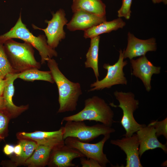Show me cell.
Returning <instances> with one entry per match:
<instances>
[{"label": "cell", "mask_w": 167, "mask_h": 167, "mask_svg": "<svg viewBox=\"0 0 167 167\" xmlns=\"http://www.w3.org/2000/svg\"><path fill=\"white\" fill-rule=\"evenodd\" d=\"M46 62L58 89L59 107L58 112L75 111L79 97L82 93L80 84L68 79L60 71L54 59L49 58Z\"/></svg>", "instance_id": "6da1fadb"}, {"label": "cell", "mask_w": 167, "mask_h": 167, "mask_svg": "<svg viewBox=\"0 0 167 167\" xmlns=\"http://www.w3.org/2000/svg\"><path fill=\"white\" fill-rule=\"evenodd\" d=\"M13 38L22 40L36 49L41 56L42 64L45 63L49 58L58 55L56 51L48 45L45 36L40 35L36 36L28 29L22 21L21 13L14 26L7 32L0 35V43L3 44L7 40Z\"/></svg>", "instance_id": "7a4b0ae2"}, {"label": "cell", "mask_w": 167, "mask_h": 167, "mask_svg": "<svg viewBox=\"0 0 167 167\" xmlns=\"http://www.w3.org/2000/svg\"><path fill=\"white\" fill-rule=\"evenodd\" d=\"M114 113L105 101L97 96L86 99L84 108L78 113L64 117L62 122L68 121H94L111 127Z\"/></svg>", "instance_id": "3957f363"}, {"label": "cell", "mask_w": 167, "mask_h": 167, "mask_svg": "<svg viewBox=\"0 0 167 167\" xmlns=\"http://www.w3.org/2000/svg\"><path fill=\"white\" fill-rule=\"evenodd\" d=\"M3 46L10 65L16 73L40 68L41 63L36 60L34 51L30 44L18 42L11 39L6 41Z\"/></svg>", "instance_id": "277c9868"}, {"label": "cell", "mask_w": 167, "mask_h": 167, "mask_svg": "<svg viewBox=\"0 0 167 167\" xmlns=\"http://www.w3.org/2000/svg\"><path fill=\"white\" fill-rule=\"evenodd\" d=\"M113 94L119 104L116 105L113 104L112 106L119 107L122 110L121 123L126 132L124 136H131L140 128L146 125L139 123L134 118V113L139 107V101L135 99L134 94L131 92L116 91Z\"/></svg>", "instance_id": "5b68a950"}, {"label": "cell", "mask_w": 167, "mask_h": 167, "mask_svg": "<svg viewBox=\"0 0 167 167\" xmlns=\"http://www.w3.org/2000/svg\"><path fill=\"white\" fill-rule=\"evenodd\" d=\"M63 127L64 139L68 137H74L87 143L101 135L111 134L115 131L114 128L102 123L89 126L83 121H67Z\"/></svg>", "instance_id": "8992f818"}, {"label": "cell", "mask_w": 167, "mask_h": 167, "mask_svg": "<svg viewBox=\"0 0 167 167\" xmlns=\"http://www.w3.org/2000/svg\"><path fill=\"white\" fill-rule=\"evenodd\" d=\"M119 53L118 60L114 64L110 65L109 63H105L103 65V67L107 70L106 75L101 80H96L91 84V88L89 91L109 88L115 85L127 84V81L123 72V68L127 64V62L124 60L122 50L120 49Z\"/></svg>", "instance_id": "52a82bcc"}, {"label": "cell", "mask_w": 167, "mask_h": 167, "mask_svg": "<svg viewBox=\"0 0 167 167\" xmlns=\"http://www.w3.org/2000/svg\"><path fill=\"white\" fill-rule=\"evenodd\" d=\"M110 135L108 134L104 135L101 141L95 143L83 142L77 138L69 137L64 139L65 144L78 150L87 158L95 160L102 167H105L110 161L106 154L103 152V147L105 143L109 139Z\"/></svg>", "instance_id": "ba28073f"}, {"label": "cell", "mask_w": 167, "mask_h": 167, "mask_svg": "<svg viewBox=\"0 0 167 167\" xmlns=\"http://www.w3.org/2000/svg\"><path fill=\"white\" fill-rule=\"evenodd\" d=\"M52 14L51 19L45 21L48 24L46 28H40L33 24L32 27L34 29L42 30L44 32L48 45L54 49L58 46L59 42L65 38L66 33L63 27L67 24L68 20L65 17V11L62 9H60L55 13Z\"/></svg>", "instance_id": "9c48e42d"}, {"label": "cell", "mask_w": 167, "mask_h": 167, "mask_svg": "<svg viewBox=\"0 0 167 167\" xmlns=\"http://www.w3.org/2000/svg\"><path fill=\"white\" fill-rule=\"evenodd\" d=\"M110 143L118 146L126 154V167H142L139 153V142L136 134L120 139H112Z\"/></svg>", "instance_id": "30bf717a"}, {"label": "cell", "mask_w": 167, "mask_h": 167, "mask_svg": "<svg viewBox=\"0 0 167 167\" xmlns=\"http://www.w3.org/2000/svg\"><path fill=\"white\" fill-rule=\"evenodd\" d=\"M130 62L133 69L132 75L141 80L146 91H150L152 76L153 74L160 73L161 67L154 66L145 55L140 56L135 60L131 59Z\"/></svg>", "instance_id": "8fae6325"}, {"label": "cell", "mask_w": 167, "mask_h": 167, "mask_svg": "<svg viewBox=\"0 0 167 167\" xmlns=\"http://www.w3.org/2000/svg\"><path fill=\"white\" fill-rule=\"evenodd\" d=\"M157 49L156 40L152 38L147 40H142L136 37L129 32L127 35V45L126 50L124 49V59L130 60L138 57L145 55L149 51H155Z\"/></svg>", "instance_id": "7c38bea8"}, {"label": "cell", "mask_w": 167, "mask_h": 167, "mask_svg": "<svg viewBox=\"0 0 167 167\" xmlns=\"http://www.w3.org/2000/svg\"><path fill=\"white\" fill-rule=\"evenodd\" d=\"M83 157L85 156L79 150L65 144L52 150L47 164L51 167H76L73 160Z\"/></svg>", "instance_id": "4fadbf2b"}, {"label": "cell", "mask_w": 167, "mask_h": 167, "mask_svg": "<svg viewBox=\"0 0 167 167\" xmlns=\"http://www.w3.org/2000/svg\"><path fill=\"white\" fill-rule=\"evenodd\" d=\"M64 131V127H62L58 130L55 131L23 132L20 135L24 138L34 141L38 145L49 147L53 149L65 144Z\"/></svg>", "instance_id": "5bb4252c"}, {"label": "cell", "mask_w": 167, "mask_h": 167, "mask_svg": "<svg viewBox=\"0 0 167 167\" xmlns=\"http://www.w3.org/2000/svg\"><path fill=\"white\" fill-rule=\"evenodd\" d=\"M136 132L139 142L140 157L146 151L157 148H161L165 153H167L166 143L163 144L158 140L153 126L146 125L140 128Z\"/></svg>", "instance_id": "9a60e30c"}, {"label": "cell", "mask_w": 167, "mask_h": 167, "mask_svg": "<svg viewBox=\"0 0 167 167\" xmlns=\"http://www.w3.org/2000/svg\"><path fill=\"white\" fill-rule=\"evenodd\" d=\"M74 13L71 20L66 24L67 28L71 31H85L106 21V16L100 17L83 11Z\"/></svg>", "instance_id": "2e32d148"}, {"label": "cell", "mask_w": 167, "mask_h": 167, "mask_svg": "<svg viewBox=\"0 0 167 167\" xmlns=\"http://www.w3.org/2000/svg\"><path fill=\"white\" fill-rule=\"evenodd\" d=\"M18 74H9L4 78L5 82L2 95L4 100V109L11 117L19 115L26 110L28 107V105L16 106L12 101L15 91L14 82L18 78Z\"/></svg>", "instance_id": "e0dca14e"}, {"label": "cell", "mask_w": 167, "mask_h": 167, "mask_svg": "<svg viewBox=\"0 0 167 167\" xmlns=\"http://www.w3.org/2000/svg\"><path fill=\"white\" fill-rule=\"evenodd\" d=\"M71 8L73 13L82 11L100 17L105 16L106 6L101 0H73Z\"/></svg>", "instance_id": "ac0fdd59"}, {"label": "cell", "mask_w": 167, "mask_h": 167, "mask_svg": "<svg viewBox=\"0 0 167 167\" xmlns=\"http://www.w3.org/2000/svg\"><path fill=\"white\" fill-rule=\"evenodd\" d=\"M126 24V23L121 18L111 21H106L84 31V36L86 39L91 38L102 34L123 28Z\"/></svg>", "instance_id": "d6986e66"}, {"label": "cell", "mask_w": 167, "mask_h": 167, "mask_svg": "<svg viewBox=\"0 0 167 167\" xmlns=\"http://www.w3.org/2000/svg\"><path fill=\"white\" fill-rule=\"evenodd\" d=\"M100 36L91 38L90 46L86 54V60L85 62L86 68H92L96 80H99L98 53Z\"/></svg>", "instance_id": "ffe728a7"}, {"label": "cell", "mask_w": 167, "mask_h": 167, "mask_svg": "<svg viewBox=\"0 0 167 167\" xmlns=\"http://www.w3.org/2000/svg\"><path fill=\"white\" fill-rule=\"evenodd\" d=\"M50 147L38 145L33 153L24 163L28 166H44L48 164L52 150Z\"/></svg>", "instance_id": "44dd1931"}, {"label": "cell", "mask_w": 167, "mask_h": 167, "mask_svg": "<svg viewBox=\"0 0 167 167\" xmlns=\"http://www.w3.org/2000/svg\"><path fill=\"white\" fill-rule=\"evenodd\" d=\"M18 78L27 81L40 80L52 84L54 83L50 71H41L36 68L29 69L19 73Z\"/></svg>", "instance_id": "7402d4cb"}, {"label": "cell", "mask_w": 167, "mask_h": 167, "mask_svg": "<svg viewBox=\"0 0 167 167\" xmlns=\"http://www.w3.org/2000/svg\"><path fill=\"white\" fill-rule=\"evenodd\" d=\"M19 143L22 147L21 155L17 159V164L24 163L33 153L38 144L35 142L24 139L21 140Z\"/></svg>", "instance_id": "603a6c76"}, {"label": "cell", "mask_w": 167, "mask_h": 167, "mask_svg": "<svg viewBox=\"0 0 167 167\" xmlns=\"http://www.w3.org/2000/svg\"><path fill=\"white\" fill-rule=\"evenodd\" d=\"M10 73H17L10 65L3 44L0 43V78L3 79L6 75Z\"/></svg>", "instance_id": "cb8c5ba5"}, {"label": "cell", "mask_w": 167, "mask_h": 167, "mask_svg": "<svg viewBox=\"0 0 167 167\" xmlns=\"http://www.w3.org/2000/svg\"><path fill=\"white\" fill-rule=\"evenodd\" d=\"M9 113L5 109H0V141L6 136L10 118Z\"/></svg>", "instance_id": "d4e9b609"}, {"label": "cell", "mask_w": 167, "mask_h": 167, "mask_svg": "<svg viewBox=\"0 0 167 167\" xmlns=\"http://www.w3.org/2000/svg\"><path fill=\"white\" fill-rule=\"evenodd\" d=\"M153 126L156 130V134L157 137L163 135L167 139V118L161 121L153 120L148 125Z\"/></svg>", "instance_id": "484cf974"}, {"label": "cell", "mask_w": 167, "mask_h": 167, "mask_svg": "<svg viewBox=\"0 0 167 167\" xmlns=\"http://www.w3.org/2000/svg\"><path fill=\"white\" fill-rule=\"evenodd\" d=\"M132 0H122L121 7L118 11V15L119 18L124 17L129 19L131 16V8Z\"/></svg>", "instance_id": "4316f807"}, {"label": "cell", "mask_w": 167, "mask_h": 167, "mask_svg": "<svg viewBox=\"0 0 167 167\" xmlns=\"http://www.w3.org/2000/svg\"><path fill=\"white\" fill-rule=\"evenodd\" d=\"M80 158V163L82 167H102L98 162L93 159H86L84 157Z\"/></svg>", "instance_id": "83f0119b"}, {"label": "cell", "mask_w": 167, "mask_h": 167, "mask_svg": "<svg viewBox=\"0 0 167 167\" xmlns=\"http://www.w3.org/2000/svg\"><path fill=\"white\" fill-rule=\"evenodd\" d=\"M14 147L8 144H6L3 148L4 153L7 155H9L12 154L14 152Z\"/></svg>", "instance_id": "f1b7e54d"}, {"label": "cell", "mask_w": 167, "mask_h": 167, "mask_svg": "<svg viewBox=\"0 0 167 167\" xmlns=\"http://www.w3.org/2000/svg\"><path fill=\"white\" fill-rule=\"evenodd\" d=\"M22 147L20 143L16 145L14 147V152L17 156H19L21 154Z\"/></svg>", "instance_id": "f546056e"}, {"label": "cell", "mask_w": 167, "mask_h": 167, "mask_svg": "<svg viewBox=\"0 0 167 167\" xmlns=\"http://www.w3.org/2000/svg\"><path fill=\"white\" fill-rule=\"evenodd\" d=\"M5 82V80L4 79L2 80L0 82V96H2Z\"/></svg>", "instance_id": "4dcf8cb0"}, {"label": "cell", "mask_w": 167, "mask_h": 167, "mask_svg": "<svg viewBox=\"0 0 167 167\" xmlns=\"http://www.w3.org/2000/svg\"><path fill=\"white\" fill-rule=\"evenodd\" d=\"M0 109H4V102L2 96H0Z\"/></svg>", "instance_id": "1f68e13d"}, {"label": "cell", "mask_w": 167, "mask_h": 167, "mask_svg": "<svg viewBox=\"0 0 167 167\" xmlns=\"http://www.w3.org/2000/svg\"><path fill=\"white\" fill-rule=\"evenodd\" d=\"M152 2L155 4L163 2L165 4H167V0H152Z\"/></svg>", "instance_id": "d6a6232c"}, {"label": "cell", "mask_w": 167, "mask_h": 167, "mask_svg": "<svg viewBox=\"0 0 167 167\" xmlns=\"http://www.w3.org/2000/svg\"><path fill=\"white\" fill-rule=\"evenodd\" d=\"M3 79H2L1 78H0V82Z\"/></svg>", "instance_id": "836d02e7"}]
</instances>
